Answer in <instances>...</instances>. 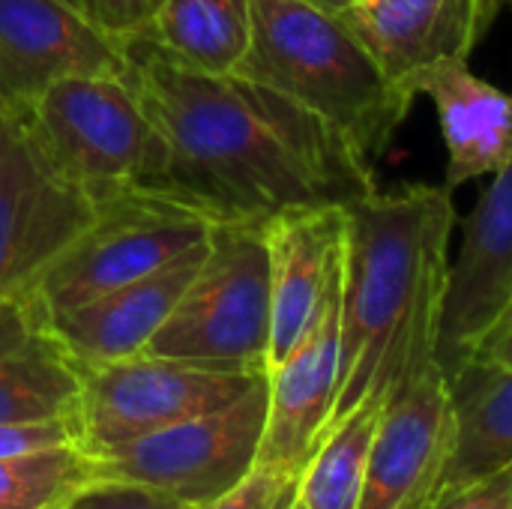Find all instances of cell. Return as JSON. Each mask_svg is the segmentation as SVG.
Returning <instances> with one entry per match:
<instances>
[{
  "label": "cell",
  "mask_w": 512,
  "mask_h": 509,
  "mask_svg": "<svg viewBox=\"0 0 512 509\" xmlns=\"http://www.w3.org/2000/svg\"><path fill=\"white\" fill-rule=\"evenodd\" d=\"M126 81L156 123L168 162L147 195L210 225L270 222L369 198L375 165L327 120L237 72L174 60L144 33L123 39Z\"/></svg>",
  "instance_id": "1"
},
{
  "label": "cell",
  "mask_w": 512,
  "mask_h": 509,
  "mask_svg": "<svg viewBox=\"0 0 512 509\" xmlns=\"http://www.w3.org/2000/svg\"><path fill=\"white\" fill-rule=\"evenodd\" d=\"M456 225L447 186L405 183L345 210L339 396L330 426L438 363Z\"/></svg>",
  "instance_id": "2"
},
{
  "label": "cell",
  "mask_w": 512,
  "mask_h": 509,
  "mask_svg": "<svg viewBox=\"0 0 512 509\" xmlns=\"http://www.w3.org/2000/svg\"><path fill=\"white\" fill-rule=\"evenodd\" d=\"M237 75L309 108L372 165L414 105L339 15L300 0H252V42Z\"/></svg>",
  "instance_id": "3"
},
{
  "label": "cell",
  "mask_w": 512,
  "mask_h": 509,
  "mask_svg": "<svg viewBox=\"0 0 512 509\" xmlns=\"http://www.w3.org/2000/svg\"><path fill=\"white\" fill-rule=\"evenodd\" d=\"M270 246L264 222L213 225L207 255L144 354L225 372H270Z\"/></svg>",
  "instance_id": "4"
},
{
  "label": "cell",
  "mask_w": 512,
  "mask_h": 509,
  "mask_svg": "<svg viewBox=\"0 0 512 509\" xmlns=\"http://www.w3.org/2000/svg\"><path fill=\"white\" fill-rule=\"evenodd\" d=\"M51 162L102 210L147 195L168 147L123 75H78L48 87L30 108Z\"/></svg>",
  "instance_id": "5"
},
{
  "label": "cell",
  "mask_w": 512,
  "mask_h": 509,
  "mask_svg": "<svg viewBox=\"0 0 512 509\" xmlns=\"http://www.w3.org/2000/svg\"><path fill=\"white\" fill-rule=\"evenodd\" d=\"M270 405V378L264 375L237 402L180 420L168 429L90 453L99 480H126L159 489L189 507H204L234 489L258 462Z\"/></svg>",
  "instance_id": "6"
},
{
  "label": "cell",
  "mask_w": 512,
  "mask_h": 509,
  "mask_svg": "<svg viewBox=\"0 0 512 509\" xmlns=\"http://www.w3.org/2000/svg\"><path fill=\"white\" fill-rule=\"evenodd\" d=\"M213 225L153 198H120L42 270L30 294L45 315L132 285L210 240Z\"/></svg>",
  "instance_id": "7"
},
{
  "label": "cell",
  "mask_w": 512,
  "mask_h": 509,
  "mask_svg": "<svg viewBox=\"0 0 512 509\" xmlns=\"http://www.w3.org/2000/svg\"><path fill=\"white\" fill-rule=\"evenodd\" d=\"M99 216L45 153L30 111L0 108V303L24 294Z\"/></svg>",
  "instance_id": "8"
},
{
  "label": "cell",
  "mask_w": 512,
  "mask_h": 509,
  "mask_svg": "<svg viewBox=\"0 0 512 509\" xmlns=\"http://www.w3.org/2000/svg\"><path fill=\"white\" fill-rule=\"evenodd\" d=\"M264 375L207 369L144 351L81 369V447L96 456L180 420L219 411L249 393Z\"/></svg>",
  "instance_id": "9"
},
{
  "label": "cell",
  "mask_w": 512,
  "mask_h": 509,
  "mask_svg": "<svg viewBox=\"0 0 512 509\" xmlns=\"http://www.w3.org/2000/svg\"><path fill=\"white\" fill-rule=\"evenodd\" d=\"M456 447L453 387L432 363L381 408L360 509H426Z\"/></svg>",
  "instance_id": "10"
},
{
  "label": "cell",
  "mask_w": 512,
  "mask_h": 509,
  "mask_svg": "<svg viewBox=\"0 0 512 509\" xmlns=\"http://www.w3.org/2000/svg\"><path fill=\"white\" fill-rule=\"evenodd\" d=\"M512 309V159L492 177L465 222L456 261L447 270L438 363L459 372Z\"/></svg>",
  "instance_id": "11"
},
{
  "label": "cell",
  "mask_w": 512,
  "mask_h": 509,
  "mask_svg": "<svg viewBox=\"0 0 512 509\" xmlns=\"http://www.w3.org/2000/svg\"><path fill=\"white\" fill-rule=\"evenodd\" d=\"M339 327L342 258L333 267L312 327L306 330L300 345L267 372L270 405L255 468L300 477L321 447L339 396Z\"/></svg>",
  "instance_id": "12"
},
{
  "label": "cell",
  "mask_w": 512,
  "mask_h": 509,
  "mask_svg": "<svg viewBox=\"0 0 512 509\" xmlns=\"http://www.w3.org/2000/svg\"><path fill=\"white\" fill-rule=\"evenodd\" d=\"M78 75H126L123 39L66 0H0V108L27 111L48 87Z\"/></svg>",
  "instance_id": "13"
},
{
  "label": "cell",
  "mask_w": 512,
  "mask_h": 509,
  "mask_svg": "<svg viewBox=\"0 0 512 509\" xmlns=\"http://www.w3.org/2000/svg\"><path fill=\"white\" fill-rule=\"evenodd\" d=\"M510 6L512 0H369L339 18L366 42L384 72L411 93L408 81L417 69L441 57L468 60Z\"/></svg>",
  "instance_id": "14"
},
{
  "label": "cell",
  "mask_w": 512,
  "mask_h": 509,
  "mask_svg": "<svg viewBox=\"0 0 512 509\" xmlns=\"http://www.w3.org/2000/svg\"><path fill=\"white\" fill-rule=\"evenodd\" d=\"M207 246L210 240L132 285L51 315V333L78 369H93L141 354L195 279Z\"/></svg>",
  "instance_id": "15"
},
{
  "label": "cell",
  "mask_w": 512,
  "mask_h": 509,
  "mask_svg": "<svg viewBox=\"0 0 512 509\" xmlns=\"http://www.w3.org/2000/svg\"><path fill=\"white\" fill-rule=\"evenodd\" d=\"M414 96H429L447 144V189L495 177L512 159V93L471 72L465 57H441L408 81Z\"/></svg>",
  "instance_id": "16"
},
{
  "label": "cell",
  "mask_w": 512,
  "mask_h": 509,
  "mask_svg": "<svg viewBox=\"0 0 512 509\" xmlns=\"http://www.w3.org/2000/svg\"><path fill=\"white\" fill-rule=\"evenodd\" d=\"M270 246V369L282 363L312 327L333 267L345 246V210H291L267 222Z\"/></svg>",
  "instance_id": "17"
},
{
  "label": "cell",
  "mask_w": 512,
  "mask_h": 509,
  "mask_svg": "<svg viewBox=\"0 0 512 509\" xmlns=\"http://www.w3.org/2000/svg\"><path fill=\"white\" fill-rule=\"evenodd\" d=\"M81 369L30 288L0 303V423L78 420Z\"/></svg>",
  "instance_id": "18"
},
{
  "label": "cell",
  "mask_w": 512,
  "mask_h": 509,
  "mask_svg": "<svg viewBox=\"0 0 512 509\" xmlns=\"http://www.w3.org/2000/svg\"><path fill=\"white\" fill-rule=\"evenodd\" d=\"M447 378L456 405V447L426 509L512 465V366L471 360Z\"/></svg>",
  "instance_id": "19"
},
{
  "label": "cell",
  "mask_w": 512,
  "mask_h": 509,
  "mask_svg": "<svg viewBox=\"0 0 512 509\" xmlns=\"http://www.w3.org/2000/svg\"><path fill=\"white\" fill-rule=\"evenodd\" d=\"M144 36L198 72L231 75L252 42V0H165Z\"/></svg>",
  "instance_id": "20"
},
{
  "label": "cell",
  "mask_w": 512,
  "mask_h": 509,
  "mask_svg": "<svg viewBox=\"0 0 512 509\" xmlns=\"http://www.w3.org/2000/svg\"><path fill=\"white\" fill-rule=\"evenodd\" d=\"M381 408V402H363L345 420L327 429L321 447L300 474L297 501L303 507L360 509Z\"/></svg>",
  "instance_id": "21"
},
{
  "label": "cell",
  "mask_w": 512,
  "mask_h": 509,
  "mask_svg": "<svg viewBox=\"0 0 512 509\" xmlns=\"http://www.w3.org/2000/svg\"><path fill=\"white\" fill-rule=\"evenodd\" d=\"M99 480L96 459L81 444L0 459V509H63Z\"/></svg>",
  "instance_id": "22"
},
{
  "label": "cell",
  "mask_w": 512,
  "mask_h": 509,
  "mask_svg": "<svg viewBox=\"0 0 512 509\" xmlns=\"http://www.w3.org/2000/svg\"><path fill=\"white\" fill-rule=\"evenodd\" d=\"M300 477H285L267 468H252L234 489L195 509H282L297 498Z\"/></svg>",
  "instance_id": "23"
},
{
  "label": "cell",
  "mask_w": 512,
  "mask_h": 509,
  "mask_svg": "<svg viewBox=\"0 0 512 509\" xmlns=\"http://www.w3.org/2000/svg\"><path fill=\"white\" fill-rule=\"evenodd\" d=\"M63 509H195L159 489L126 483V480H96L81 489Z\"/></svg>",
  "instance_id": "24"
},
{
  "label": "cell",
  "mask_w": 512,
  "mask_h": 509,
  "mask_svg": "<svg viewBox=\"0 0 512 509\" xmlns=\"http://www.w3.org/2000/svg\"><path fill=\"white\" fill-rule=\"evenodd\" d=\"M90 24L114 39H129L147 30L165 0H66Z\"/></svg>",
  "instance_id": "25"
},
{
  "label": "cell",
  "mask_w": 512,
  "mask_h": 509,
  "mask_svg": "<svg viewBox=\"0 0 512 509\" xmlns=\"http://www.w3.org/2000/svg\"><path fill=\"white\" fill-rule=\"evenodd\" d=\"M81 444L78 420H39V423H0V459L36 450Z\"/></svg>",
  "instance_id": "26"
},
{
  "label": "cell",
  "mask_w": 512,
  "mask_h": 509,
  "mask_svg": "<svg viewBox=\"0 0 512 509\" xmlns=\"http://www.w3.org/2000/svg\"><path fill=\"white\" fill-rule=\"evenodd\" d=\"M432 509H512V465L459 495L444 498Z\"/></svg>",
  "instance_id": "27"
},
{
  "label": "cell",
  "mask_w": 512,
  "mask_h": 509,
  "mask_svg": "<svg viewBox=\"0 0 512 509\" xmlns=\"http://www.w3.org/2000/svg\"><path fill=\"white\" fill-rule=\"evenodd\" d=\"M474 360L477 363H492V366H512V315L498 324V330L486 339V345L477 351Z\"/></svg>",
  "instance_id": "28"
},
{
  "label": "cell",
  "mask_w": 512,
  "mask_h": 509,
  "mask_svg": "<svg viewBox=\"0 0 512 509\" xmlns=\"http://www.w3.org/2000/svg\"><path fill=\"white\" fill-rule=\"evenodd\" d=\"M300 3H309L321 12H330V15H342L345 9L357 6V0H300Z\"/></svg>",
  "instance_id": "29"
},
{
  "label": "cell",
  "mask_w": 512,
  "mask_h": 509,
  "mask_svg": "<svg viewBox=\"0 0 512 509\" xmlns=\"http://www.w3.org/2000/svg\"><path fill=\"white\" fill-rule=\"evenodd\" d=\"M282 509H306L303 507V504H300V501H297V498H294V501H291V504H285V507Z\"/></svg>",
  "instance_id": "30"
},
{
  "label": "cell",
  "mask_w": 512,
  "mask_h": 509,
  "mask_svg": "<svg viewBox=\"0 0 512 509\" xmlns=\"http://www.w3.org/2000/svg\"><path fill=\"white\" fill-rule=\"evenodd\" d=\"M357 3H369V0H357Z\"/></svg>",
  "instance_id": "31"
},
{
  "label": "cell",
  "mask_w": 512,
  "mask_h": 509,
  "mask_svg": "<svg viewBox=\"0 0 512 509\" xmlns=\"http://www.w3.org/2000/svg\"><path fill=\"white\" fill-rule=\"evenodd\" d=\"M510 315H512V309H510ZM510 315H507V318H510Z\"/></svg>",
  "instance_id": "32"
}]
</instances>
